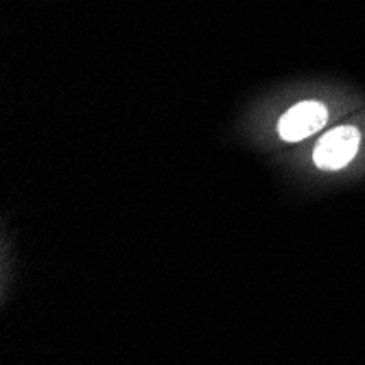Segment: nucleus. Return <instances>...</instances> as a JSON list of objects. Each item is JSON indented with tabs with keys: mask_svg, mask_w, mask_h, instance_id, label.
<instances>
[{
	"mask_svg": "<svg viewBox=\"0 0 365 365\" xmlns=\"http://www.w3.org/2000/svg\"><path fill=\"white\" fill-rule=\"evenodd\" d=\"M359 143L361 134L356 127H335L317 143L313 151V162L324 171H339L352 162L359 151Z\"/></svg>",
	"mask_w": 365,
	"mask_h": 365,
	"instance_id": "obj_1",
	"label": "nucleus"
},
{
	"mask_svg": "<svg viewBox=\"0 0 365 365\" xmlns=\"http://www.w3.org/2000/svg\"><path fill=\"white\" fill-rule=\"evenodd\" d=\"M328 123V110L317 103V101H302L293 106L278 125L280 136L289 143L304 140L313 136L315 131H319Z\"/></svg>",
	"mask_w": 365,
	"mask_h": 365,
	"instance_id": "obj_2",
	"label": "nucleus"
}]
</instances>
